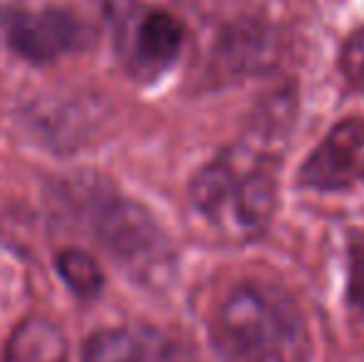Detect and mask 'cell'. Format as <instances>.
I'll list each match as a JSON object with an SVG mask.
<instances>
[{
	"instance_id": "obj_1",
	"label": "cell",
	"mask_w": 364,
	"mask_h": 362,
	"mask_svg": "<svg viewBox=\"0 0 364 362\" xmlns=\"http://www.w3.org/2000/svg\"><path fill=\"white\" fill-rule=\"evenodd\" d=\"M218 362H310L312 340L290 295L265 283H240L211 318Z\"/></svg>"
},
{
	"instance_id": "obj_2",
	"label": "cell",
	"mask_w": 364,
	"mask_h": 362,
	"mask_svg": "<svg viewBox=\"0 0 364 362\" xmlns=\"http://www.w3.org/2000/svg\"><path fill=\"white\" fill-rule=\"evenodd\" d=\"M191 198L211 223L235 236H255L275 208L273 161L248 149L228 151L198 171Z\"/></svg>"
},
{
	"instance_id": "obj_3",
	"label": "cell",
	"mask_w": 364,
	"mask_h": 362,
	"mask_svg": "<svg viewBox=\"0 0 364 362\" xmlns=\"http://www.w3.org/2000/svg\"><path fill=\"white\" fill-rule=\"evenodd\" d=\"M87 216L112 256L119 258L132 273L151 278L171 263L166 236L139 203L112 193H95Z\"/></svg>"
},
{
	"instance_id": "obj_4",
	"label": "cell",
	"mask_w": 364,
	"mask_h": 362,
	"mask_svg": "<svg viewBox=\"0 0 364 362\" xmlns=\"http://www.w3.org/2000/svg\"><path fill=\"white\" fill-rule=\"evenodd\" d=\"M92 30L75 13L45 8L38 13H18L8 25V43L28 63L48 65L87 48Z\"/></svg>"
},
{
	"instance_id": "obj_5",
	"label": "cell",
	"mask_w": 364,
	"mask_h": 362,
	"mask_svg": "<svg viewBox=\"0 0 364 362\" xmlns=\"http://www.w3.org/2000/svg\"><path fill=\"white\" fill-rule=\"evenodd\" d=\"M364 181V119L335 124L300 169V183L315 191H340Z\"/></svg>"
},
{
	"instance_id": "obj_6",
	"label": "cell",
	"mask_w": 364,
	"mask_h": 362,
	"mask_svg": "<svg viewBox=\"0 0 364 362\" xmlns=\"http://www.w3.org/2000/svg\"><path fill=\"white\" fill-rule=\"evenodd\" d=\"M183 48V25L168 10H149L132 33V63L136 73L154 78L164 73Z\"/></svg>"
},
{
	"instance_id": "obj_7",
	"label": "cell",
	"mask_w": 364,
	"mask_h": 362,
	"mask_svg": "<svg viewBox=\"0 0 364 362\" xmlns=\"http://www.w3.org/2000/svg\"><path fill=\"white\" fill-rule=\"evenodd\" d=\"M3 362H68V340L48 318H28L13 330Z\"/></svg>"
},
{
	"instance_id": "obj_8",
	"label": "cell",
	"mask_w": 364,
	"mask_h": 362,
	"mask_svg": "<svg viewBox=\"0 0 364 362\" xmlns=\"http://www.w3.org/2000/svg\"><path fill=\"white\" fill-rule=\"evenodd\" d=\"M82 362H149L141 340L129 330H102L85 345Z\"/></svg>"
},
{
	"instance_id": "obj_9",
	"label": "cell",
	"mask_w": 364,
	"mask_h": 362,
	"mask_svg": "<svg viewBox=\"0 0 364 362\" xmlns=\"http://www.w3.org/2000/svg\"><path fill=\"white\" fill-rule=\"evenodd\" d=\"M58 271L63 275L65 283H68V288L85 300L95 298L102 290V283H105L100 263L87 251H80V248H65V251L60 253Z\"/></svg>"
},
{
	"instance_id": "obj_10",
	"label": "cell",
	"mask_w": 364,
	"mask_h": 362,
	"mask_svg": "<svg viewBox=\"0 0 364 362\" xmlns=\"http://www.w3.org/2000/svg\"><path fill=\"white\" fill-rule=\"evenodd\" d=\"M342 73L352 87L364 92V28L352 33L342 48Z\"/></svg>"
},
{
	"instance_id": "obj_11",
	"label": "cell",
	"mask_w": 364,
	"mask_h": 362,
	"mask_svg": "<svg viewBox=\"0 0 364 362\" xmlns=\"http://www.w3.org/2000/svg\"><path fill=\"white\" fill-rule=\"evenodd\" d=\"M350 303L364 310V238H355L350 246V271H347Z\"/></svg>"
},
{
	"instance_id": "obj_12",
	"label": "cell",
	"mask_w": 364,
	"mask_h": 362,
	"mask_svg": "<svg viewBox=\"0 0 364 362\" xmlns=\"http://www.w3.org/2000/svg\"><path fill=\"white\" fill-rule=\"evenodd\" d=\"M20 0H0V28H8L18 15Z\"/></svg>"
}]
</instances>
